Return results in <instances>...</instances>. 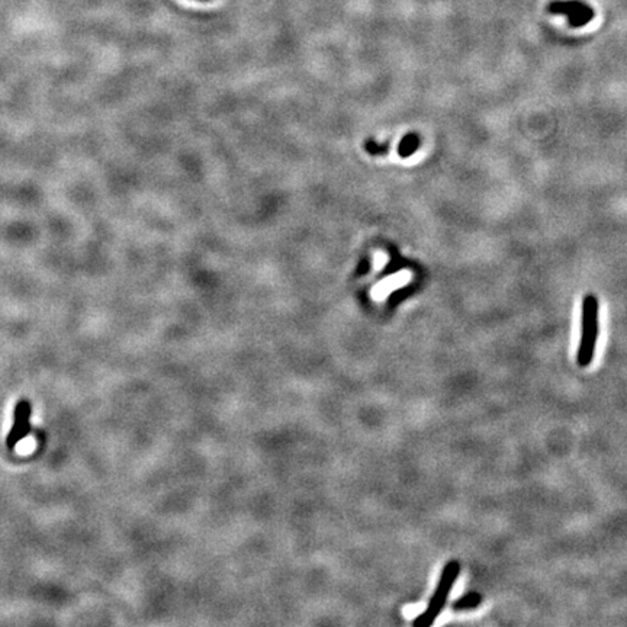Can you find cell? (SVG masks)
<instances>
[{
	"mask_svg": "<svg viewBox=\"0 0 627 627\" xmlns=\"http://www.w3.org/2000/svg\"><path fill=\"white\" fill-rule=\"evenodd\" d=\"M459 575H461L459 561L451 559L444 565L440 578H439V583H437V587L434 590L433 597L430 598V603H429L427 609H425L422 613H420V616L417 614V619L414 620L415 627H427L436 621V619L443 611V609L447 603L449 594L451 590H453V587L459 578Z\"/></svg>",
	"mask_w": 627,
	"mask_h": 627,
	"instance_id": "6da1fadb",
	"label": "cell"
},
{
	"mask_svg": "<svg viewBox=\"0 0 627 627\" xmlns=\"http://www.w3.org/2000/svg\"><path fill=\"white\" fill-rule=\"evenodd\" d=\"M598 340V299L587 295L583 300L581 314V340L576 352V363L580 367H588L595 356Z\"/></svg>",
	"mask_w": 627,
	"mask_h": 627,
	"instance_id": "7a4b0ae2",
	"label": "cell"
},
{
	"mask_svg": "<svg viewBox=\"0 0 627 627\" xmlns=\"http://www.w3.org/2000/svg\"><path fill=\"white\" fill-rule=\"evenodd\" d=\"M549 12L565 16L572 28L585 27L595 16L594 9L581 0H555L549 5Z\"/></svg>",
	"mask_w": 627,
	"mask_h": 627,
	"instance_id": "3957f363",
	"label": "cell"
},
{
	"mask_svg": "<svg viewBox=\"0 0 627 627\" xmlns=\"http://www.w3.org/2000/svg\"><path fill=\"white\" fill-rule=\"evenodd\" d=\"M31 414L32 406L28 399H20L13 410V422L6 436L8 449L13 450L20 442L27 439L31 433Z\"/></svg>",
	"mask_w": 627,
	"mask_h": 627,
	"instance_id": "277c9868",
	"label": "cell"
},
{
	"mask_svg": "<svg viewBox=\"0 0 627 627\" xmlns=\"http://www.w3.org/2000/svg\"><path fill=\"white\" fill-rule=\"evenodd\" d=\"M482 603V595L478 592H469L463 597H461L458 601H455L453 609L456 611H465V610H473L480 607Z\"/></svg>",
	"mask_w": 627,
	"mask_h": 627,
	"instance_id": "5b68a950",
	"label": "cell"
},
{
	"mask_svg": "<svg viewBox=\"0 0 627 627\" xmlns=\"http://www.w3.org/2000/svg\"><path fill=\"white\" fill-rule=\"evenodd\" d=\"M420 144H421V141H420V137L417 135V134H408L407 137H404V140L401 141V144H399V156L401 157H410V156H413L415 152H417V148L420 147Z\"/></svg>",
	"mask_w": 627,
	"mask_h": 627,
	"instance_id": "8992f818",
	"label": "cell"
},
{
	"mask_svg": "<svg viewBox=\"0 0 627 627\" xmlns=\"http://www.w3.org/2000/svg\"><path fill=\"white\" fill-rule=\"evenodd\" d=\"M200 2H208V0H200Z\"/></svg>",
	"mask_w": 627,
	"mask_h": 627,
	"instance_id": "52a82bcc",
	"label": "cell"
}]
</instances>
